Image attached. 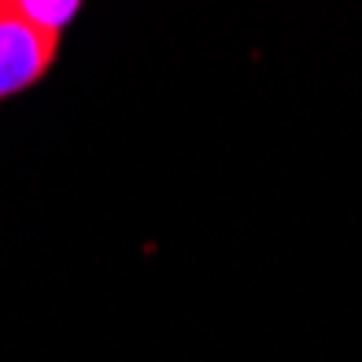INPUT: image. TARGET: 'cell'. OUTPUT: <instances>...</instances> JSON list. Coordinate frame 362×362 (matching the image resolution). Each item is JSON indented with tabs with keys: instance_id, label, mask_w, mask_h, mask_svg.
Listing matches in <instances>:
<instances>
[{
	"instance_id": "obj_1",
	"label": "cell",
	"mask_w": 362,
	"mask_h": 362,
	"mask_svg": "<svg viewBox=\"0 0 362 362\" xmlns=\"http://www.w3.org/2000/svg\"><path fill=\"white\" fill-rule=\"evenodd\" d=\"M62 57V35L35 27L9 0H0V105L40 88Z\"/></svg>"
},
{
	"instance_id": "obj_2",
	"label": "cell",
	"mask_w": 362,
	"mask_h": 362,
	"mask_svg": "<svg viewBox=\"0 0 362 362\" xmlns=\"http://www.w3.org/2000/svg\"><path fill=\"white\" fill-rule=\"evenodd\" d=\"M9 5L53 35H66L74 27V18L83 13V0H9Z\"/></svg>"
}]
</instances>
